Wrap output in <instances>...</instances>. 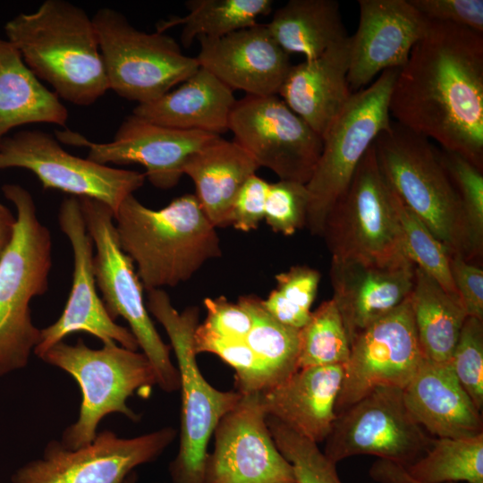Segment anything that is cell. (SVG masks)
Listing matches in <instances>:
<instances>
[{"label":"cell","instance_id":"31","mask_svg":"<svg viewBox=\"0 0 483 483\" xmlns=\"http://www.w3.org/2000/svg\"><path fill=\"white\" fill-rule=\"evenodd\" d=\"M184 16H171L159 21L156 31L182 27L181 42L186 48L196 38H221L252 27L261 16L272 12V0H189Z\"/></svg>","mask_w":483,"mask_h":483},{"label":"cell","instance_id":"2","mask_svg":"<svg viewBox=\"0 0 483 483\" xmlns=\"http://www.w3.org/2000/svg\"><path fill=\"white\" fill-rule=\"evenodd\" d=\"M35 75L61 98L90 106L109 90L92 17L65 0H46L4 27Z\"/></svg>","mask_w":483,"mask_h":483},{"label":"cell","instance_id":"13","mask_svg":"<svg viewBox=\"0 0 483 483\" xmlns=\"http://www.w3.org/2000/svg\"><path fill=\"white\" fill-rule=\"evenodd\" d=\"M33 173L45 190L106 204L114 213L126 197L143 186L145 174L114 168L72 155L57 139L40 130H24L0 140V170Z\"/></svg>","mask_w":483,"mask_h":483},{"label":"cell","instance_id":"28","mask_svg":"<svg viewBox=\"0 0 483 483\" xmlns=\"http://www.w3.org/2000/svg\"><path fill=\"white\" fill-rule=\"evenodd\" d=\"M68 110L23 61L18 49L0 38V140L30 123L65 126Z\"/></svg>","mask_w":483,"mask_h":483},{"label":"cell","instance_id":"20","mask_svg":"<svg viewBox=\"0 0 483 483\" xmlns=\"http://www.w3.org/2000/svg\"><path fill=\"white\" fill-rule=\"evenodd\" d=\"M358 4V29L349 38L347 80L352 94L378 73L402 68L429 24L409 0H359Z\"/></svg>","mask_w":483,"mask_h":483},{"label":"cell","instance_id":"10","mask_svg":"<svg viewBox=\"0 0 483 483\" xmlns=\"http://www.w3.org/2000/svg\"><path fill=\"white\" fill-rule=\"evenodd\" d=\"M109 89L121 97L148 103L181 84L199 68L172 37L132 26L113 8L92 16Z\"/></svg>","mask_w":483,"mask_h":483},{"label":"cell","instance_id":"18","mask_svg":"<svg viewBox=\"0 0 483 483\" xmlns=\"http://www.w3.org/2000/svg\"><path fill=\"white\" fill-rule=\"evenodd\" d=\"M58 224L68 238L73 256L72 289L63 313L41 329L34 353L41 358L53 345L75 332H85L103 343H116L132 351L139 348L130 329L115 323L97 293L94 275V243L89 234L79 198H65L59 208Z\"/></svg>","mask_w":483,"mask_h":483},{"label":"cell","instance_id":"7","mask_svg":"<svg viewBox=\"0 0 483 483\" xmlns=\"http://www.w3.org/2000/svg\"><path fill=\"white\" fill-rule=\"evenodd\" d=\"M40 359L70 374L80 389L79 418L65 428L60 441L67 449L91 443L101 419L111 413L138 422L140 416L127 405L128 398L135 392L149 393L157 386L155 369L146 355L116 343L92 349L80 338L73 345L62 341Z\"/></svg>","mask_w":483,"mask_h":483},{"label":"cell","instance_id":"19","mask_svg":"<svg viewBox=\"0 0 483 483\" xmlns=\"http://www.w3.org/2000/svg\"><path fill=\"white\" fill-rule=\"evenodd\" d=\"M59 141L89 149L87 158L101 164L144 166L149 182L160 189L176 186L187 158L216 134L165 127L134 114L126 117L110 142H94L78 132L56 131Z\"/></svg>","mask_w":483,"mask_h":483},{"label":"cell","instance_id":"35","mask_svg":"<svg viewBox=\"0 0 483 483\" xmlns=\"http://www.w3.org/2000/svg\"><path fill=\"white\" fill-rule=\"evenodd\" d=\"M276 287L262 299L265 309L279 322L301 329L309 320L321 275L308 266H294L275 276Z\"/></svg>","mask_w":483,"mask_h":483},{"label":"cell","instance_id":"21","mask_svg":"<svg viewBox=\"0 0 483 483\" xmlns=\"http://www.w3.org/2000/svg\"><path fill=\"white\" fill-rule=\"evenodd\" d=\"M415 267L408 258L386 263L331 258L332 299L350 343L411 295Z\"/></svg>","mask_w":483,"mask_h":483},{"label":"cell","instance_id":"23","mask_svg":"<svg viewBox=\"0 0 483 483\" xmlns=\"http://www.w3.org/2000/svg\"><path fill=\"white\" fill-rule=\"evenodd\" d=\"M343 378V365L297 369L261 392L267 415L317 444L325 441L337 416Z\"/></svg>","mask_w":483,"mask_h":483},{"label":"cell","instance_id":"9","mask_svg":"<svg viewBox=\"0 0 483 483\" xmlns=\"http://www.w3.org/2000/svg\"><path fill=\"white\" fill-rule=\"evenodd\" d=\"M79 199L96 248L94 275L107 313L114 320L122 317L127 321L139 348L155 369L157 386L165 393L177 391L180 378L170 357L171 346L163 342L149 317L133 261L120 246L113 210L94 199Z\"/></svg>","mask_w":483,"mask_h":483},{"label":"cell","instance_id":"36","mask_svg":"<svg viewBox=\"0 0 483 483\" xmlns=\"http://www.w3.org/2000/svg\"><path fill=\"white\" fill-rule=\"evenodd\" d=\"M392 193L402 231L406 256L447 292L458 296L451 276L448 250L393 191Z\"/></svg>","mask_w":483,"mask_h":483},{"label":"cell","instance_id":"48","mask_svg":"<svg viewBox=\"0 0 483 483\" xmlns=\"http://www.w3.org/2000/svg\"><path fill=\"white\" fill-rule=\"evenodd\" d=\"M123 483H137V475L134 471L131 472L124 479Z\"/></svg>","mask_w":483,"mask_h":483},{"label":"cell","instance_id":"8","mask_svg":"<svg viewBox=\"0 0 483 483\" xmlns=\"http://www.w3.org/2000/svg\"><path fill=\"white\" fill-rule=\"evenodd\" d=\"M399 69H388L369 86L353 93L322 137L323 148L306 183L305 227L322 236L326 218L345 191L368 149L391 124L389 100Z\"/></svg>","mask_w":483,"mask_h":483},{"label":"cell","instance_id":"30","mask_svg":"<svg viewBox=\"0 0 483 483\" xmlns=\"http://www.w3.org/2000/svg\"><path fill=\"white\" fill-rule=\"evenodd\" d=\"M410 298L424 357L435 362L447 363L468 317L459 297L447 292L416 267Z\"/></svg>","mask_w":483,"mask_h":483},{"label":"cell","instance_id":"43","mask_svg":"<svg viewBox=\"0 0 483 483\" xmlns=\"http://www.w3.org/2000/svg\"><path fill=\"white\" fill-rule=\"evenodd\" d=\"M428 20L483 33L482 0H409Z\"/></svg>","mask_w":483,"mask_h":483},{"label":"cell","instance_id":"25","mask_svg":"<svg viewBox=\"0 0 483 483\" xmlns=\"http://www.w3.org/2000/svg\"><path fill=\"white\" fill-rule=\"evenodd\" d=\"M349 38L322 55L292 65L278 96L321 138L351 96Z\"/></svg>","mask_w":483,"mask_h":483},{"label":"cell","instance_id":"1","mask_svg":"<svg viewBox=\"0 0 483 483\" xmlns=\"http://www.w3.org/2000/svg\"><path fill=\"white\" fill-rule=\"evenodd\" d=\"M389 114L483 171L482 33L429 21L399 69Z\"/></svg>","mask_w":483,"mask_h":483},{"label":"cell","instance_id":"37","mask_svg":"<svg viewBox=\"0 0 483 483\" xmlns=\"http://www.w3.org/2000/svg\"><path fill=\"white\" fill-rule=\"evenodd\" d=\"M194 347L197 354H215L234 369L235 391L240 394L264 392L273 386L267 369L245 340L216 336L199 324L194 333Z\"/></svg>","mask_w":483,"mask_h":483},{"label":"cell","instance_id":"47","mask_svg":"<svg viewBox=\"0 0 483 483\" xmlns=\"http://www.w3.org/2000/svg\"><path fill=\"white\" fill-rule=\"evenodd\" d=\"M16 222V216L8 208L0 203V258L13 240Z\"/></svg>","mask_w":483,"mask_h":483},{"label":"cell","instance_id":"14","mask_svg":"<svg viewBox=\"0 0 483 483\" xmlns=\"http://www.w3.org/2000/svg\"><path fill=\"white\" fill-rule=\"evenodd\" d=\"M228 131L233 141L279 180L306 184L318 164L323 140L278 95L236 100Z\"/></svg>","mask_w":483,"mask_h":483},{"label":"cell","instance_id":"34","mask_svg":"<svg viewBox=\"0 0 483 483\" xmlns=\"http://www.w3.org/2000/svg\"><path fill=\"white\" fill-rule=\"evenodd\" d=\"M350 355V342L340 312L333 299L311 311L299 330L298 369L344 365Z\"/></svg>","mask_w":483,"mask_h":483},{"label":"cell","instance_id":"6","mask_svg":"<svg viewBox=\"0 0 483 483\" xmlns=\"http://www.w3.org/2000/svg\"><path fill=\"white\" fill-rule=\"evenodd\" d=\"M148 311L162 325L176 360L181 389L180 445L169 464L173 483H204L208 446L220 419L239 402L242 394L215 388L203 377L197 363L194 333L199 309L179 312L163 289L148 292Z\"/></svg>","mask_w":483,"mask_h":483},{"label":"cell","instance_id":"26","mask_svg":"<svg viewBox=\"0 0 483 483\" xmlns=\"http://www.w3.org/2000/svg\"><path fill=\"white\" fill-rule=\"evenodd\" d=\"M236 100L230 88L199 66L164 96L138 104L132 114L168 128L220 136L228 131L230 114Z\"/></svg>","mask_w":483,"mask_h":483},{"label":"cell","instance_id":"3","mask_svg":"<svg viewBox=\"0 0 483 483\" xmlns=\"http://www.w3.org/2000/svg\"><path fill=\"white\" fill-rule=\"evenodd\" d=\"M114 219L120 246L148 292L185 283L222 256L216 228L194 194L177 197L160 209L146 207L131 194Z\"/></svg>","mask_w":483,"mask_h":483},{"label":"cell","instance_id":"42","mask_svg":"<svg viewBox=\"0 0 483 483\" xmlns=\"http://www.w3.org/2000/svg\"><path fill=\"white\" fill-rule=\"evenodd\" d=\"M207 317L199 326L208 333L222 338L245 340L251 327L249 312L239 303L225 296L207 297L203 301Z\"/></svg>","mask_w":483,"mask_h":483},{"label":"cell","instance_id":"22","mask_svg":"<svg viewBox=\"0 0 483 483\" xmlns=\"http://www.w3.org/2000/svg\"><path fill=\"white\" fill-rule=\"evenodd\" d=\"M200 67L233 90L248 96L278 95L291 68L287 54L266 23L216 38H199Z\"/></svg>","mask_w":483,"mask_h":483},{"label":"cell","instance_id":"4","mask_svg":"<svg viewBox=\"0 0 483 483\" xmlns=\"http://www.w3.org/2000/svg\"><path fill=\"white\" fill-rule=\"evenodd\" d=\"M374 148L386 182L446 248L450 255L473 261L462 200L430 140L394 121L375 139Z\"/></svg>","mask_w":483,"mask_h":483},{"label":"cell","instance_id":"45","mask_svg":"<svg viewBox=\"0 0 483 483\" xmlns=\"http://www.w3.org/2000/svg\"><path fill=\"white\" fill-rule=\"evenodd\" d=\"M450 272L468 317L483 320V270L459 255H450Z\"/></svg>","mask_w":483,"mask_h":483},{"label":"cell","instance_id":"15","mask_svg":"<svg viewBox=\"0 0 483 483\" xmlns=\"http://www.w3.org/2000/svg\"><path fill=\"white\" fill-rule=\"evenodd\" d=\"M165 427L131 438H122L110 430L77 449H67L60 441L47 445L43 455L20 467L13 483H123L133 470L158 458L176 437Z\"/></svg>","mask_w":483,"mask_h":483},{"label":"cell","instance_id":"41","mask_svg":"<svg viewBox=\"0 0 483 483\" xmlns=\"http://www.w3.org/2000/svg\"><path fill=\"white\" fill-rule=\"evenodd\" d=\"M308 206L306 184L279 180L269 183L264 219L273 232L290 236L305 227Z\"/></svg>","mask_w":483,"mask_h":483},{"label":"cell","instance_id":"29","mask_svg":"<svg viewBox=\"0 0 483 483\" xmlns=\"http://www.w3.org/2000/svg\"><path fill=\"white\" fill-rule=\"evenodd\" d=\"M266 25L287 54L302 55L305 60L319 57L349 38L335 0H290Z\"/></svg>","mask_w":483,"mask_h":483},{"label":"cell","instance_id":"40","mask_svg":"<svg viewBox=\"0 0 483 483\" xmlns=\"http://www.w3.org/2000/svg\"><path fill=\"white\" fill-rule=\"evenodd\" d=\"M476 408H483V320L467 317L448 361Z\"/></svg>","mask_w":483,"mask_h":483},{"label":"cell","instance_id":"49","mask_svg":"<svg viewBox=\"0 0 483 483\" xmlns=\"http://www.w3.org/2000/svg\"><path fill=\"white\" fill-rule=\"evenodd\" d=\"M374 483H376V482H374Z\"/></svg>","mask_w":483,"mask_h":483},{"label":"cell","instance_id":"33","mask_svg":"<svg viewBox=\"0 0 483 483\" xmlns=\"http://www.w3.org/2000/svg\"><path fill=\"white\" fill-rule=\"evenodd\" d=\"M406 470L426 483H483V433L434 438L425 453Z\"/></svg>","mask_w":483,"mask_h":483},{"label":"cell","instance_id":"27","mask_svg":"<svg viewBox=\"0 0 483 483\" xmlns=\"http://www.w3.org/2000/svg\"><path fill=\"white\" fill-rule=\"evenodd\" d=\"M258 168L235 141L216 136L187 158L183 174L192 180L202 211L218 228L231 225L234 199Z\"/></svg>","mask_w":483,"mask_h":483},{"label":"cell","instance_id":"12","mask_svg":"<svg viewBox=\"0 0 483 483\" xmlns=\"http://www.w3.org/2000/svg\"><path fill=\"white\" fill-rule=\"evenodd\" d=\"M433 439L410 413L402 389L380 387L337 414L323 452L336 464L369 454L406 468Z\"/></svg>","mask_w":483,"mask_h":483},{"label":"cell","instance_id":"5","mask_svg":"<svg viewBox=\"0 0 483 483\" xmlns=\"http://www.w3.org/2000/svg\"><path fill=\"white\" fill-rule=\"evenodd\" d=\"M17 222L13 240L0 258V377L28 365L41 339L30 303L48 289L52 241L37 216L31 194L19 184L2 187Z\"/></svg>","mask_w":483,"mask_h":483},{"label":"cell","instance_id":"16","mask_svg":"<svg viewBox=\"0 0 483 483\" xmlns=\"http://www.w3.org/2000/svg\"><path fill=\"white\" fill-rule=\"evenodd\" d=\"M424 359L409 296L350 343L336 415L377 388L403 389Z\"/></svg>","mask_w":483,"mask_h":483},{"label":"cell","instance_id":"39","mask_svg":"<svg viewBox=\"0 0 483 483\" xmlns=\"http://www.w3.org/2000/svg\"><path fill=\"white\" fill-rule=\"evenodd\" d=\"M440 157L465 212L472 248L473 260L483 253V174L461 155L442 149Z\"/></svg>","mask_w":483,"mask_h":483},{"label":"cell","instance_id":"46","mask_svg":"<svg viewBox=\"0 0 483 483\" xmlns=\"http://www.w3.org/2000/svg\"><path fill=\"white\" fill-rule=\"evenodd\" d=\"M369 474L376 483H426L411 477L405 467L382 459L372 463Z\"/></svg>","mask_w":483,"mask_h":483},{"label":"cell","instance_id":"17","mask_svg":"<svg viewBox=\"0 0 483 483\" xmlns=\"http://www.w3.org/2000/svg\"><path fill=\"white\" fill-rule=\"evenodd\" d=\"M261 392L242 394L218 421L204 483H297L267 423Z\"/></svg>","mask_w":483,"mask_h":483},{"label":"cell","instance_id":"11","mask_svg":"<svg viewBox=\"0 0 483 483\" xmlns=\"http://www.w3.org/2000/svg\"><path fill=\"white\" fill-rule=\"evenodd\" d=\"M321 237L331 258L386 263L408 258L392 190L373 144L329 211Z\"/></svg>","mask_w":483,"mask_h":483},{"label":"cell","instance_id":"38","mask_svg":"<svg viewBox=\"0 0 483 483\" xmlns=\"http://www.w3.org/2000/svg\"><path fill=\"white\" fill-rule=\"evenodd\" d=\"M276 447L291 464L297 483H343L333 462L318 444L267 416Z\"/></svg>","mask_w":483,"mask_h":483},{"label":"cell","instance_id":"24","mask_svg":"<svg viewBox=\"0 0 483 483\" xmlns=\"http://www.w3.org/2000/svg\"><path fill=\"white\" fill-rule=\"evenodd\" d=\"M413 419L436 437H470L483 433L481 412L449 363L424 359L402 389Z\"/></svg>","mask_w":483,"mask_h":483},{"label":"cell","instance_id":"44","mask_svg":"<svg viewBox=\"0 0 483 483\" xmlns=\"http://www.w3.org/2000/svg\"><path fill=\"white\" fill-rule=\"evenodd\" d=\"M268 182L257 174L250 177L238 191L231 210V225L242 232L258 228L264 219Z\"/></svg>","mask_w":483,"mask_h":483},{"label":"cell","instance_id":"32","mask_svg":"<svg viewBox=\"0 0 483 483\" xmlns=\"http://www.w3.org/2000/svg\"><path fill=\"white\" fill-rule=\"evenodd\" d=\"M238 302L251 318L245 342L265 365L275 386L298 369L300 329L275 319L258 296H242Z\"/></svg>","mask_w":483,"mask_h":483}]
</instances>
